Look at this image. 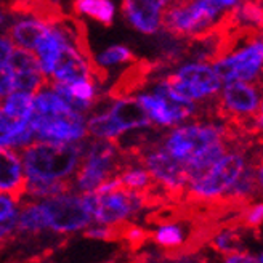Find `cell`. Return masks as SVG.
Instances as JSON below:
<instances>
[{"label":"cell","mask_w":263,"mask_h":263,"mask_svg":"<svg viewBox=\"0 0 263 263\" xmlns=\"http://www.w3.org/2000/svg\"><path fill=\"white\" fill-rule=\"evenodd\" d=\"M255 181L258 188V196H263V157L255 162Z\"/></svg>","instance_id":"cell-39"},{"label":"cell","mask_w":263,"mask_h":263,"mask_svg":"<svg viewBox=\"0 0 263 263\" xmlns=\"http://www.w3.org/2000/svg\"><path fill=\"white\" fill-rule=\"evenodd\" d=\"M97 77V68L88 51L82 47L79 35L66 44L53 63V69L48 77V82L72 84L84 79Z\"/></svg>","instance_id":"cell-12"},{"label":"cell","mask_w":263,"mask_h":263,"mask_svg":"<svg viewBox=\"0 0 263 263\" xmlns=\"http://www.w3.org/2000/svg\"><path fill=\"white\" fill-rule=\"evenodd\" d=\"M72 10L77 16H87L103 26H111L117 15L112 0H74Z\"/></svg>","instance_id":"cell-21"},{"label":"cell","mask_w":263,"mask_h":263,"mask_svg":"<svg viewBox=\"0 0 263 263\" xmlns=\"http://www.w3.org/2000/svg\"><path fill=\"white\" fill-rule=\"evenodd\" d=\"M16 227H18V214L5 221H0V242L10 238V236L16 231Z\"/></svg>","instance_id":"cell-38"},{"label":"cell","mask_w":263,"mask_h":263,"mask_svg":"<svg viewBox=\"0 0 263 263\" xmlns=\"http://www.w3.org/2000/svg\"><path fill=\"white\" fill-rule=\"evenodd\" d=\"M0 111L20 121L29 122L34 111V93L23 90H13L0 101Z\"/></svg>","instance_id":"cell-22"},{"label":"cell","mask_w":263,"mask_h":263,"mask_svg":"<svg viewBox=\"0 0 263 263\" xmlns=\"http://www.w3.org/2000/svg\"><path fill=\"white\" fill-rule=\"evenodd\" d=\"M15 48L16 47L13 45L11 39L8 35H0V64L8 63V60H10Z\"/></svg>","instance_id":"cell-37"},{"label":"cell","mask_w":263,"mask_h":263,"mask_svg":"<svg viewBox=\"0 0 263 263\" xmlns=\"http://www.w3.org/2000/svg\"><path fill=\"white\" fill-rule=\"evenodd\" d=\"M228 140V127L221 121L190 119L168 128L159 146L186 168V165L218 141Z\"/></svg>","instance_id":"cell-3"},{"label":"cell","mask_w":263,"mask_h":263,"mask_svg":"<svg viewBox=\"0 0 263 263\" xmlns=\"http://www.w3.org/2000/svg\"><path fill=\"white\" fill-rule=\"evenodd\" d=\"M82 199L93 221L104 227H121L132 215L144 207L143 193L132 191L124 186L111 193L97 194V193H82Z\"/></svg>","instance_id":"cell-8"},{"label":"cell","mask_w":263,"mask_h":263,"mask_svg":"<svg viewBox=\"0 0 263 263\" xmlns=\"http://www.w3.org/2000/svg\"><path fill=\"white\" fill-rule=\"evenodd\" d=\"M165 81L178 97L196 104L218 98L223 85L212 63L201 60L183 63L172 74L165 76Z\"/></svg>","instance_id":"cell-6"},{"label":"cell","mask_w":263,"mask_h":263,"mask_svg":"<svg viewBox=\"0 0 263 263\" xmlns=\"http://www.w3.org/2000/svg\"><path fill=\"white\" fill-rule=\"evenodd\" d=\"M0 101H2V98H0Z\"/></svg>","instance_id":"cell-43"},{"label":"cell","mask_w":263,"mask_h":263,"mask_svg":"<svg viewBox=\"0 0 263 263\" xmlns=\"http://www.w3.org/2000/svg\"><path fill=\"white\" fill-rule=\"evenodd\" d=\"M50 85L57 90V93L69 104V106L77 111L88 116L93 111L95 104L100 97V88L97 77L93 79H84L72 84H60V82H50Z\"/></svg>","instance_id":"cell-18"},{"label":"cell","mask_w":263,"mask_h":263,"mask_svg":"<svg viewBox=\"0 0 263 263\" xmlns=\"http://www.w3.org/2000/svg\"><path fill=\"white\" fill-rule=\"evenodd\" d=\"M177 0H122L121 13L132 29L153 35L164 28L167 8Z\"/></svg>","instance_id":"cell-15"},{"label":"cell","mask_w":263,"mask_h":263,"mask_svg":"<svg viewBox=\"0 0 263 263\" xmlns=\"http://www.w3.org/2000/svg\"><path fill=\"white\" fill-rule=\"evenodd\" d=\"M85 236L91 239H98V241H111L117 238V228L116 227H87L85 228Z\"/></svg>","instance_id":"cell-33"},{"label":"cell","mask_w":263,"mask_h":263,"mask_svg":"<svg viewBox=\"0 0 263 263\" xmlns=\"http://www.w3.org/2000/svg\"><path fill=\"white\" fill-rule=\"evenodd\" d=\"M153 127L135 97H117L106 108L87 116L88 137L116 143L125 134Z\"/></svg>","instance_id":"cell-4"},{"label":"cell","mask_w":263,"mask_h":263,"mask_svg":"<svg viewBox=\"0 0 263 263\" xmlns=\"http://www.w3.org/2000/svg\"><path fill=\"white\" fill-rule=\"evenodd\" d=\"M51 21L39 16V15H31V16H20L11 23L8 28V37L11 39L13 45L16 48L26 50V51H34L39 41L45 34L48 24Z\"/></svg>","instance_id":"cell-20"},{"label":"cell","mask_w":263,"mask_h":263,"mask_svg":"<svg viewBox=\"0 0 263 263\" xmlns=\"http://www.w3.org/2000/svg\"><path fill=\"white\" fill-rule=\"evenodd\" d=\"M138 104L146 114L151 125H156L159 128H172L183 122H186L199 112V108H190L183 106L175 101H172L168 97L159 93L153 88L141 90L135 95Z\"/></svg>","instance_id":"cell-13"},{"label":"cell","mask_w":263,"mask_h":263,"mask_svg":"<svg viewBox=\"0 0 263 263\" xmlns=\"http://www.w3.org/2000/svg\"><path fill=\"white\" fill-rule=\"evenodd\" d=\"M263 98V87L254 82H227L218 93L220 108L234 119H254Z\"/></svg>","instance_id":"cell-14"},{"label":"cell","mask_w":263,"mask_h":263,"mask_svg":"<svg viewBox=\"0 0 263 263\" xmlns=\"http://www.w3.org/2000/svg\"><path fill=\"white\" fill-rule=\"evenodd\" d=\"M254 125H255L258 134L263 137V98H261V103H260V108H258V111H257V114L254 117Z\"/></svg>","instance_id":"cell-40"},{"label":"cell","mask_w":263,"mask_h":263,"mask_svg":"<svg viewBox=\"0 0 263 263\" xmlns=\"http://www.w3.org/2000/svg\"><path fill=\"white\" fill-rule=\"evenodd\" d=\"M221 263H257V258L252 252H247L244 249H239V251H234L231 254L223 255Z\"/></svg>","instance_id":"cell-36"},{"label":"cell","mask_w":263,"mask_h":263,"mask_svg":"<svg viewBox=\"0 0 263 263\" xmlns=\"http://www.w3.org/2000/svg\"><path fill=\"white\" fill-rule=\"evenodd\" d=\"M91 60H93L97 69H109V68H114V66H121V64H127L130 61H134L135 55L128 47L117 44V45H109L106 48H103L100 53H97Z\"/></svg>","instance_id":"cell-26"},{"label":"cell","mask_w":263,"mask_h":263,"mask_svg":"<svg viewBox=\"0 0 263 263\" xmlns=\"http://www.w3.org/2000/svg\"><path fill=\"white\" fill-rule=\"evenodd\" d=\"M212 247L215 251L221 255H227L231 254L234 251H239L241 247V239H239V234L236 233L234 230H221L220 233H217L212 241H210Z\"/></svg>","instance_id":"cell-29"},{"label":"cell","mask_w":263,"mask_h":263,"mask_svg":"<svg viewBox=\"0 0 263 263\" xmlns=\"http://www.w3.org/2000/svg\"><path fill=\"white\" fill-rule=\"evenodd\" d=\"M212 66L223 84L236 81L258 84L263 77V35L249 39L217 57Z\"/></svg>","instance_id":"cell-7"},{"label":"cell","mask_w":263,"mask_h":263,"mask_svg":"<svg viewBox=\"0 0 263 263\" xmlns=\"http://www.w3.org/2000/svg\"><path fill=\"white\" fill-rule=\"evenodd\" d=\"M258 196V188H257V181H255V162H251L244 172L239 175V178L234 181V185L228 191L227 201H251L254 197Z\"/></svg>","instance_id":"cell-25"},{"label":"cell","mask_w":263,"mask_h":263,"mask_svg":"<svg viewBox=\"0 0 263 263\" xmlns=\"http://www.w3.org/2000/svg\"><path fill=\"white\" fill-rule=\"evenodd\" d=\"M34 141H35L34 130L31 128V125H28L23 130L11 132V134H0V149L23 151Z\"/></svg>","instance_id":"cell-28"},{"label":"cell","mask_w":263,"mask_h":263,"mask_svg":"<svg viewBox=\"0 0 263 263\" xmlns=\"http://www.w3.org/2000/svg\"><path fill=\"white\" fill-rule=\"evenodd\" d=\"M119 177L122 186L132 191H138V193H144L148 191L153 185V178L149 175V172L143 165H134V167H127L124 170H121L119 174H116Z\"/></svg>","instance_id":"cell-27"},{"label":"cell","mask_w":263,"mask_h":263,"mask_svg":"<svg viewBox=\"0 0 263 263\" xmlns=\"http://www.w3.org/2000/svg\"><path fill=\"white\" fill-rule=\"evenodd\" d=\"M153 239L157 246L167 251H177L186 244V231L185 227L178 221H165L161 223L157 230L153 233Z\"/></svg>","instance_id":"cell-23"},{"label":"cell","mask_w":263,"mask_h":263,"mask_svg":"<svg viewBox=\"0 0 263 263\" xmlns=\"http://www.w3.org/2000/svg\"><path fill=\"white\" fill-rule=\"evenodd\" d=\"M242 220L247 228H258L260 225H263V197L244 210Z\"/></svg>","instance_id":"cell-30"},{"label":"cell","mask_w":263,"mask_h":263,"mask_svg":"<svg viewBox=\"0 0 263 263\" xmlns=\"http://www.w3.org/2000/svg\"><path fill=\"white\" fill-rule=\"evenodd\" d=\"M8 64L15 74V90L35 93L39 88L48 82L32 51L15 48L8 60Z\"/></svg>","instance_id":"cell-17"},{"label":"cell","mask_w":263,"mask_h":263,"mask_svg":"<svg viewBox=\"0 0 263 263\" xmlns=\"http://www.w3.org/2000/svg\"><path fill=\"white\" fill-rule=\"evenodd\" d=\"M26 174L20 151L0 149V193L10 194L15 199L26 196Z\"/></svg>","instance_id":"cell-19"},{"label":"cell","mask_w":263,"mask_h":263,"mask_svg":"<svg viewBox=\"0 0 263 263\" xmlns=\"http://www.w3.org/2000/svg\"><path fill=\"white\" fill-rule=\"evenodd\" d=\"M255 258H257V263H263V251L258 252V254L255 255Z\"/></svg>","instance_id":"cell-41"},{"label":"cell","mask_w":263,"mask_h":263,"mask_svg":"<svg viewBox=\"0 0 263 263\" xmlns=\"http://www.w3.org/2000/svg\"><path fill=\"white\" fill-rule=\"evenodd\" d=\"M252 161L241 148H228L220 159L210 165L205 172L191 180L185 191L196 201H220L225 199L228 191L239 178L244 168Z\"/></svg>","instance_id":"cell-5"},{"label":"cell","mask_w":263,"mask_h":263,"mask_svg":"<svg viewBox=\"0 0 263 263\" xmlns=\"http://www.w3.org/2000/svg\"><path fill=\"white\" fill-rule=\"evenodd\" d=\"M29 125L34 130L37 141L51 143H81L87 140V116L77 111L51 117L31 116Z\"/></svg>","instance_id":"cell-11"},{"label":"cell","mask_w":263,"mask_h":263,"mask_svg":"<svg viewBox=\"0 0 263 263\" xmlns=\"http://www.w3.org/2000/svg\"><path fill=\"white\" fill-rule=\"evenodd\" d=\"M233 13H236V16L238 20H242L244 23L247 24H260L261 20H263V11L255 7V5H246V4H241L238 8H236Z\"/></svg>","instance_id":"cell-31"},{"label":"cell","mask_w":263,"mask_h":263,"mask_svg":"<svg viewBox=\"0 0 263 263\" xmlns=\"http://www.w3.org/2000/svg\"><path fill=\"white\" fill-rule=\"evenodd\" d=\"M85 141L51 143L34 141L20 151L28 181H66L71 180L81 165Z\"/></svg>","instance_id":"cell-1"},{"label":"cell","mask_w":263,"mask_h":263,"mask_svg":"<svg viewBox=\"0 0 263 263\" xmlns=\"http://www.w3.org/2000/svg\"><path fill=\"white\" fill-rule=\"evenodd\" d=\"M244 0H177L164 16V29L181 37H202Z\"/></svg>","instance_id":"cell-2"},{"label":"cell","mask_w":263,"mask_h":263,"mask_svg":"<svg viewBox=\"0 0 263 263\" xmlns=\"http://www.w3.org/2000/svg\"><path fill=\"white\" fill-rule=\"evenodd\" d=\"M15 90V74L8 63L0 64V98Z\"/></svg>","instance_id":"cell-32"},{"label":"cell","mask_w":263,"mask_h":263,"mask_svg":"<svg viewBox=\"0 0 263 263\" xmlns=\"http://www.w3.org/2000/svg\"><path fill=\"white\" fill-rule=\"evenodd\" d=\"M45 215L47 230L55 233H74L90 227L91 214L84 204L82 193H63L47 199H39Z\"/></svg>","instance_id":"cell-10"},{"label":"cell","mask_w":263,"mask_h":263,"mask_svg":"<svg viewBox=\"0 0 263 263\" xmlns=\"http://www.w3.org/2000/svg\"><path fill=\"white\" fill-rule=\"evenodd\" d=\"M47 230L45 215L41 205V201L34 199L18 210V227L16 231L20 233H41Z\"/></svg>","instance_id":"cell-24"},{"label":"cell","mask_w":263,"mask_h":263,"mask_svg":"<svg viewBox=\"0 0 263 263\" xmlns=\"http://www.w3.org/2000/svg\"><path fill=\"white\" fill-rule=\"evenodd\" d=\"M141 165L149 172L154 183L161 185L167 191L180 193L185 191L188 185V177L185 167L172 159L161 146L159 143L143 153Z\"/></svg>","instance_id":"cell-16"},{"label":"cell","mask_w":263,"mask_h":263,"mask_svg":"<svg viewBox=\"0 0 263 263\" xmlns=\"http://www.w3.org/2000/svg\"><path fill=\"white\" fill-rule=\"evenodd\" d=\"M28 125H29V122L15 119V117H10L0 111V134H11V132L23 130Z\"/></svg>","instance_id":"cell-35"},{"label":"cell","mask_w":263,"mask_h":263,"mask_svg":"<svg viewBox=\"0 0 263 263\" xmlns=\"http://www.w3.org/2000/svg\"><path fill=\"white\" fill-rule=\"evenodd\" d=\"M117 174V144L112 141H85L81 165L72 185L81 193L95 191L104 180Z\"/></svg>","instance_id":"cell-9"},{"label":"cell","mask_w":263,"mask_h":263,"mask_svg":"<svg viewBox=\"0 0 263 263\" xmlns=\"http://www.w3.org/2000/svg\"><path fill=\"white\" fill-rule=\"evenodd\" d=\"M18 214V199L10 194L0 193V221H5Z\"/></svg>","instance_id":"cell-34"},{"label":"cell","mask_w":263,"mask_h":263,"mask_svg":"<svg viewBox=\"0 0 263 263\" xmlns=\"http://www.w3.org/2000/svg\"><path fill=\"white\" fill-rule=\"evenodd\" d=\"M4 21H5V15H4V11L0 10V24H2Z\"/></svg>","instance_id":"cell-42"}]
</instances>
